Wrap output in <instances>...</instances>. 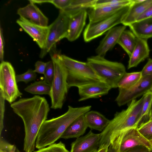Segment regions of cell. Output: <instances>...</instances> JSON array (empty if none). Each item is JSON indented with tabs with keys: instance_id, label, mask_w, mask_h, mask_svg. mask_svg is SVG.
I'll list each match as a JSON object with an SVG mask.
<instances>
[{
	"instance_id": "obj_5",
	"label": "cell",
	"mask_w": 152,
	"mask_h": 152,
	"mask_svg": "<svg viewBox=\"0 0 152 152\" xmlns=\"http://www.w3.org/2000/svg\"><path fill=\"white\" fill-rule=\"evenodd\" d=\"M87 63L96 75L111 88L118 87V82L126 72L122 63L109 61L97 55L88 58Z\"/></svg>"
},
{
	"instance_id": "obj_22",
	"label": "cell",
	"mask_w": 152,
	"mask_h": 152,
	"mask_svg": "<svg viewBox=\"0 0 152 152\" xmlns=\"http://www.w3.org/2000/svg\"><path fill=\"white\" fill-rule=\"evenodd\" d=\"M129 26L137 38L147 40L152 37V18L136 21Z\"/></svg>"
},
{
	"instance_id": "obj_33",
	"label": "cell",
	"mask_w": 152,
	"mask_h": 152,
	"mask_svg": "<svg viewBox=\"0 0 152 152\" xmlns=\"http://www.w3.org/2000/svg\"><path fill=\"white\" fill-rule=\"evenodd\" d=\"M37 77V74L34 70L28 69L25 73L16 75V78L17 83L23 82L26 83L30 81L34 80Z\"/></svg>"
},
{
	"instance_id": "obj_32",
	"label": "cell",
	"mask_w": 152,
	"mask_h": 152,
	"mask_svg": "<svg viewBox=\"0 0 152 152\" xmlns=\"http://www.w3.org/2000/svg\"><path fill=\"white\" fill-rule=\"evenodd\" d=\"M54 74V68L52 60L46 63L45 68L44 72V80L47 83L52 85Z\"/></svg>"
},
{
	"instance_id": "obj_24",
	"label": "cell",
	"mask_w": 152,
	"mask_h": 152,
	"mask_svg": "<svg viewBox=\"0 0 152 152\" xmlns=\"http://www.w3.org/2000/svg\"><path fill=\"white\" fill-rule=\"evenodd\" d=\"M137 37L133 33L124 30L121 34L118 43L127 53L129 57L131 55L135 46Z\"/></svg>"
},
{
	"instance_id": "obj_34",
	"label": "cell",
	"mask_w": 152,
	"mask_h": 152,
	"mask_svg": "<svg viewBox=\"0 0 152 152\" xmlns=\"http://www.w3.org/2000/svg\"><path fill=\"white\" fill-rule=\"evenodd\" d=\"M0 152H21L13 145L0 139Z\"/></svg>"
},
{
	"instance_id": "obj_44",
	"label": "cell",
	"mask_w": 152,
	"mask_h": 152,
	"mask_svg": "<svg viewBox=\"0 0 152 152\" xmlns=\"http://www.w3.org/2000/svg\"><path fill=\"white\" fill-rule=\"evenodd\" d=\"M148 152H152V151H148Z\"/></svg>"
},
{
	"instance_id": "obj_15",
	"label": "cell",
	"mask_w": 152,
	"mask_h": 152,
	"mask_svg": "<svg viewBox=\"0 0 152 152\" xmlns=\"http://www.w3.org/2000/svg\"><path fill=\"white\" fill-rule=\"evenodd\" d=\"M79 101L91 98H97L107 94L111 88L105 83L101 81L88 84L78 87Z\"/></svg>"
},
{
	"instance_id": "obj_1",
	"label": "cell",
	"mask_w": 152,
	"mask_h": 152,
	"mask_svg": "<svg viewBox=\"0 0 152 152\" xmlns=\"http://www.w3.org/2000/svg\"><path fill=\"white\" fill-rule=\"evenodd\" d=\"M10 106L24 123V150L25 152H33L40 128L47 118L50 110L49 104L44 97L35 95L20 99L11 104Z\"/></svg>"
},
{
	"instance_id": "obj_27",
	"label": "cell",
	"mask_w": 152,
	"mask_h": 152,
	"mask_svg": "<svg viewBox=\"0 0 152 152\" xmlns=\"http://www.w3.org/2000/svg\"><path fill=\"white\" fill-rule=\"evenodd\" d=\"M51 86L44 80L35 81L28 86L24 89L33 94L50 95Z\"/></svg>"
},
{
	"instance_id": "obj_4",
	"label": "cell",
	"mask_w": 152,
	"mask_h": 152,
	"mask_svg": "<svg viewBox=\"0 0 152 152\" xmlns=\"http://www.w3.org/2000/svg\"><path fill=\"white\" fill-rule=\"evenodd\" d=\"M58 56L66 70L67 81L69 88H78L88 84L104 82L96 75L87 62L77 61L58 53Z\"/></svg>"
},
{
	"instance_id": "obj_10",
	"label": "cell",
	"mask_w": 152,
	"mask_h": 152,
	"mask_svg": "<svg viewBox=\"0 0 152 152\" xmlns=\"http://www.w3.org/2000/svg\"><path fill=\"white\" fill-rule=\"evenodd\" d=\"M150 91H152V76H145L130 88H119L115 101L118 106H121Z\"/></svg>"
},
{
	"instance_id": "obj_26",
	"label": "cell",
	"mask_w": 152,
	"mask_h": 152,
	"mask_svg": "<svg viewBox=\"0 0 152 152\" xmlns=\"http://www.w3.org/2000/svg\"><path fill=\"white\" fill-rule=\"evenodd\" d=\"M96 1L97 0H72L70 6L62 10L69 15H72L82 9L95 7Z\"/></svg>"
},
{
	"instance_id": "obj_41",
	"label": "cell",
	"mask_w": 152,
	"mask_h": 152,
	"mask_svg": "<svg viewBox=\"0 0 152 152\" xmlns=\"http://www.w3.org/2000/svg\"><path fill=\"white\" fill-rule=\"evenodd\" d=\"M151 18H152V5L149 7L138 17L136 21H138L145 19Z\"/></svg>"
},
{
	"instance_id": "obj_6",
	"label": "cell",
	"mask_w": 152,
	"mask_h": 152,
	"mask_svg": "<svg viewBox=\"0 0 152 152\" xmlns=\"http://www.w3.org/2000/svg\"><path fill=\"white\" fill-rule=\"evenodd\" d=\"M50 52L54 68V76L49 95L51 99V108L54 109H61L69 88L67 81V72L56 51Z\"/></svg>"
},
{
	"instance_id": "obj_3",
	"label": "cell",
	"mask_w": 152,
	"mask_h": 152,
	"mask_svg": "<svg viewBox=\"0 0 152 152\" xmlns=\"http://www.w3.org/2000/svg\"><path fill=\"white\" fill-rule=\"evenodd\" d=\"M91 107L87 106L74 107L69 106L67 111L63 115L46 120L38 134L36 148L39 149L54 143L75 120L89 111Z\"/></svg>"
},
{
	"instance_id": "obj_20",
	"label": "cell",
	"mask_w": 152,
	"mask_h": 152,
	"mask_svg": "<svg viewBox=\"0 0 152 152\" xmlns=\"http://www.w3.org/2000/svg\"><path fill=\"white\" fill-rule=\"evenodd\" d=\"M124 7L102 6L88 9L87 12L89 23H96L107 18Z\"/></svg>"
},
{
	"instance_id": "obj_29",
	"label": "cell",
	"mask_w": 152,
	"mask_h": 152,
	"mask_svg": "<svg viewBox=\"0 0 152 152\" xmlns=\"http://www.w3.org/2000/svg\"><path fill=\"white\" fill-rule=\"evenodd\" d=\"M133 3V0H97L95 7H125Z\"/></svg>"
},
{
	"instance_id": "obj_28",
	"label": "cell",
	"mask_w": 152,
	"mask_h": 152,
	"mask_svg": "<svg viewBox=\"0 0 152 152\" xmlns=\"http://www.w3.org/2000/svg\"><path fill=\"white\" fill-rule=\"evenodd\" d=\"M143 95L144 100L139 125L150 120L151 118L152 109V91L149 92Z\"/></svg>"
},
{
	"instance_id": "obj_35",
	"label": "cell",
	"mask_w": 152,
	"mask_h": 152,
	"mask_svg": "<svg viewBox=\"0 0 152 152\" xmlns=\"http://www.w3.org/2000/svg\"><path fill=\"white\" fill-rule=\"evenodd\" d=\"M5 99L0 93V135L4 128V120L5 112Z\"/></svg>"
},
{
	"instance_id": "obj_9",
	"label": "cell",
	"mask_w": 152,
	"mask_h": 152,
	"mask_svg": "<svg viewBox=\"0 0 152 152\" xmlns=\"http://www.w3.org/2000/svg\"><path fill=\"white\" fill-rule=\"evenodd\" d=\"M70 17L64 11L60 10L59 15L49 26V30L44 48L41 49V58H43L52 49L56 48V43L64 38H66Z\"/></svg>"
},
{
	"instance_id": "obj_21",
	"label": "cell",
	"mask_w": 152,
	"mask_h": 152,
	"mask_svg": "<svg viewBox=\"0 0 152 152\" xmlns=\"http://www.w3.org/2000/svg\"><path fill=\"white\" fill-rule=\"evenodd\" d=\"M84 115L88 127L91 130L102 132L110 121L102 114L95 111H89Z\"/></svg>"
},
{
	"instance_id": "obj_13",
	"label": "cell",
	"mask_w": 152,
	"mask_h": 152,
	"mask_svg": "<svg viewBox=\"0 0 152 152\" xmlns=\"http://www.w3.org/2000/svg\"><path fill=\"white\" fill-rule=\"evenodd\" d=\"M16 23L43 49L45 45L49 30V26L43 27L33 24L20 18Z\"/></svg>"
},
{
	"instance_id": "obj_23",
	"label": "cell",
	"mask_w": 152,
	"mask_h": 152,
	"mask_svg": "<svg viewBox=\"0 0 152 152\" xmlns=\"http://www.w3.org/2000/svg\"><path fill=\"white\" fill-rule=\"evenodd\" d=\"M84 115L75 120L68 127L61 138L65 139L77 138L83 135L88 127Z\"/></svg>"
},
{
	"instance_id": "obj_18",
	"label": "cell",
	"mask_w": 152,
	"mask_h": 152,
	"mask_svg": "<svg viewBox=\"0 0 152 152\" xmlns=\"http://www.w3.org/2000/svg\"><path fill=\"white\" fill-rule=\"evenodd\" d=\"M151 5L152 0H133V4L121 23L129 26L136 22L138 17Z\"/></svg>"
},
{
	"instance_id": "obj_30",
	"label": "cell",
	"mask_w": 152,
	"mask_h": 152,
	"mask_svg": "<svg viewBox=\"0 0 152 152\" xmlns=\"http://www.w3.org/2000/svg\"><path fill=\"white\" fill-rule=\"evenodd\" d=\"M137 129L144 137L152 143V119L141 124Z\"/></svg>"
},
{
	"instance_id": "obj_2",
	"label": "cell",
	"mask_w": 152,
	"mask_h": 152,
	"mask_svg": "<svg viewBox=\"0 0 152 152\" xmlns=\"http://www.w3.org/2000/svg\"><path fill=\"white\" fill-rule=\"evenodd\" d=\"M144 96L138 100L130 102L127 108L114 114L107 126L101 132L99 147L97 152H107L110 145L115 150L119 148L123 133L140 125Z\"/></svg>"
},
{
	"instance_id": "obj_16",
	"label": "cell",
	"mask_w": 152,
	"mask_h": 152,
	"mask_svg": "<svg viewBox=\"0 0 152 152\" xmlns=\"http://www.w3.org/2000/svg\"><path fill=\"white\" fill-rule=\"evenodd\" d=\"M126 28L124 25L121 26H115L109 30L96 49L97 55L104 57L107 52L118 43L121 34Z\"/></svg>"
},
{
	"instance_id": "obj_12",
	"label": "cell",
	"mask_w": 152,
	"mask_h": 152,
	"mask_svg": "<svg viewBox=\"0 0 152 152\" xmlns=\"http://www.w3.org/2000/svg\"><path fill=\"white\" fill-rule=\"evenodd\" d=\"M101 139V134L90 131L85 135L77 138L71 144L70 152H96Z\"/></svg>"
},
{
	"instance_id": "obj_45",
	"label": "cell",
	"mask_w": 152,
	"mask_h": 152,
	"mask_svg": "<svg viewBox=\"0 0 152 152\" xmlns=\"http://www.w3.org/2000/svg\"></svg>"
},
{
	"instance_id": "obj_42",
	"label": "cell",
	"mask_w": 152,
	"mask_h": 152,
	"mask_svg": "<svg viewBox=\"0 0 152 152\" xmlns=\"http://www.w3.org/2000/svg\"><path fill=\"white\" fill-rule=\"evenodd\" d=\"M50 0H29L30 2L34 4H41L45 3H50Z\"/></svg>"
},
{
	"instance_id": "obj_39",
	"label": "cell",
	"mask_w": 152,
	"mask_h": 152,
	"mask_svg": "<svg viewBox=\"0 0 152 152\" xmlns=\"http://www.w3.org/2000/svg\"><path fill=\"white\" fill-rule=\"evenodd\" d=\"M46 63L42 61H37L35 64V69L34 70L35 72L44 74L45 72Z\"/></svg>"
},
{
	"instance_id": "obj_38",
	"label": "cell",
	"mask_w": 152,
	"mask_h": 152,
	"mask_svg": "<svg viewBox=\"0 0 152 152\" xmlns=\"http://www.w3.org/2000/svg\"><path fill=\"white\" fill-rule=\"evenodd\" d=\"M151 151L147 148L143 146H138L132 148L126 152H148ZM107 152H117L110 146L109 147Z\"/></svg>"
},
{
	"instance_id": "obj_43",
	"label": "cell",
	"mask_w": 152,
	"mask_h": 152,
	"mask_svg": "<svg viewBox=\"0 0 152 152\" xmlns=\"http://www.w3.org/2000/svg\"><path fill=\"white\" fill-rule=\"evenodd\" d=\"M152 119V112H151V119Z\"/></svg>"
},
{
	"instance_id": "obj_40",
	"label": "cell",
	"mask_w": 152,
	"mask_h": 152,
	"mask_svg": "<svg viewBox=\"0 0 152 152\" xmlns=\"http://www.w3.org/2000/svg\"><path fill=\"white\" fill-rule=\"evenodd\" d=\"M0 60L1 62L4 61V41L1 28L0 30Z\"/></svg>"
},
{
	"instance_id": "obj_11",
	"label": "cell",
	"mask_w": 152,
	"mask_h": 152,
	"mask_svg": "<svg viewBox=\"0 0 152 152\" xmlns=\"http://www.w3.org/2000/svg\"><path fill=\"white\" fill-rule=\"evenodd\" d=\"M140 146L152 151V143L140 133L137 128H132L125 132L122 135L118 152H126L132 148Z\"/></svg>"
},
{
	"instance_id": "obj_36",
	"label": "cell",
	"mask_w": 152,
	"mask_h": 152,
	"mask_svg": "<svg viewBox=\"0 0 152 152\" xmlns=\"http://www.w3.org/2000/svg\"><path fill=\"white\" fill-rule=\"evenodd\" d=\"M72 1V0H50V3L60 10H63L70 6Z\"/></svg>"
},
{
	"instance_id": "obj_7",
	"label": "cell",
	"mask_w": 152,
	"mask_h": 152,
	"mask_svg": "<svg viewBox=\"0 0 152 152\" xmlns=\"http://www.w3.org/2000/svg\"><path fill=\"white\" fill-rule=\"evenodd\" d=\"M132 4L124 7L107 18L96 23H89L83 32L84 41L89 42L101 36L117 25L121 23Z\"/></svg>"
},
{
	"instance_id": "obj_19",
	"label": "cell",
	"mask_w": 152,
	"mask_h": 152,
	"mask_svg": "<svg viewBox=\"0 0 152 152\" xmlns=\"http://www.w3.org/2000/svg\"><path fill=\"white\" fill-rule=\"evenodd\" d=\"M149 53L147 40L137 38L135 46L129 57L128 69L137 66L148 57Z\"/></svg>"
},
{
	"instance_id": "obj_14",
	"label": "cell",
	"mask_w": 152,
	"mask_h": 152,
	"mask_svg": "<svg viewBox=\"0 0 152 152\" xmlns=\"http://www.w3.org/2000/svg\"><path fill=\"white\" fill-rule=\"evenodd\" d=\"M17 13L20 18L31 23L39 26H48V19L33 3L19 8Z\"/></svg>"
},
{
	"instance_id": "obj_37",
	"label": "cell",
	"mask_w": 152,
	"mask_h": 152,
	"mask_svg": "<svg viewBox=\"0 0 152 152\" xmlns=\"http://www.w3.org/2000/svg\"><path fill=\"white\" fill-rule=\"evenodd\" d=\"M142 77L152 76V59L149 58L141 71Z\"/></svg>"
},
{
	"instance_id": "obj_31",
	"label": "cell",
	"mask_w": 152,
	"mask_h": 152,
	"mask_svg": "<svg viewBox=\"0 0 152 152\" xmlns=\"http://www.w3.org/2000/svg\"><path fill=\"white\" fill-rule=\"evenodd\" d=\"M34 152H70L66 148L65 144L61 141L57 143H53Z\"/></svg>"
},
{
	"instance_id": "obj_17",
	"label": "cell",
	"mask_w": 152,
	"mask_h": 152,
	"mask_svg": "<svg viewBox=\"0 0 152 152\" xmlns=\"http://www.w3.org/2000/svg\"><path fill=\"white\" fill-rule=\"evenodd\" d=\"M88 14L87 9L81 10L69 16L68 34L66 38L73 41L80 36L86 24Z\"/></svg>"
},
{
	"instance_id": "obj_25",
	"label": "cell",
	"mask_w": 152,
	"mask_h": 152,
	"mask_svg": "<svg viewBox=\"0 0 152 152\" xmlns=\"http://www.w3.org/2000/svg\"><path fill=\"white\" fill-rule=\"evenodd\" d=\"M141 72H126L118 84L119 88L128 89L136 84L142 77Z\"/></svg>"
},
{
	"instance_id": "obj_8",
	"label": "cell",
	"mask_w": 152,
	"mask_h": 152,
	"mask_svg": "<svg viewBox=\"0 0 152 152\" xmlns=\"http://www.w3.org/2000/svg\"><path fill=\"white\" fill-rule=\"evenodd\" d=\"M15 73L11 64L3 61L0 64V93L12 104L22 95L17 85Z\"/></svg>"
}]
</instances>
